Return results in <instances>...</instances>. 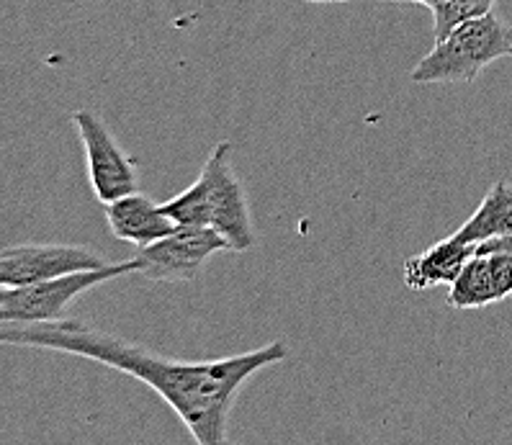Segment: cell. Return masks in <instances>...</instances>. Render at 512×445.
<instances>
[{
    "mask_svg": "<svg viewBox=\"0 0 512 445\" xmlns=\"http://www.w3.org/2000/svg\"><path fill=\"white\" fill-rule=\"evenodd\" d=\"M0 340L21 348L78 355L127 373L157 391L165 404L175 409V415L181 417L199 445L227 443L229 412L247 381L263 368L289 358L286 343L273 340L247 353L214 358V361H181L85 325L80 319L65 317L55 322H34V325L3 322Z\"/></svg>",
    "mask_w": 512,
    "mask_h": 445,
    "instance_id": "obj_1",
    "label": "cell"
},
{
    "mask_svg": "<svg viewBox=\"0 0 512 445\" xmlns=\"http://www.w3.org/2000/svg\"><path fill=\"white\" fill-rule=\"evenodd\" d=\"M229 155L232 145L219 142L206 157L199 178L163 206L178 224L217 229L232 242V253H245L255 245V227L245 186Z\"/></svg>",
    "mask_w": 512,
    "mask_h": 445,
    "instance_id": "obj_2",
    "label": "cell"
},
{
    "mask_svg": "<svg viewBox=\"0 0 512 445\" xmlns=\"http://www.w3.org/2000/svg\"><path fill=\"white\" fill-rule=\"evenodd\" d=\"M512 55V29L497 13L456 26L412 67V83H474L492 62Z\"/></svg>",
    "mask_w": 512,
    "mask_h": 445,
    "instance_id": "obj_3",
    "label": "cell"
},
{
    "mask_svg": "<svg viewBox=\"0 0 512 445\" xmlns=\"http://www.w3.org/2000/svg\"><path fill=\"white\" fill-rule=\"evenodd\" d=\"M137 273V263H111L106 268L78 271L70 276L49 278V281L26 283V286H3L0 289V319L8 325H34V322H55L65 317L67 307L85 291L119 276Z\"/></svg>",
    "mask_w": 512,
    "mask_h": 445,
    "instance_id": "obj_4",
    "label": "cell"
},
{
    "mask_svg": "<svg viewBox=\"0 0 512 445\" xmlns=\"http://www.w3.org/2000/svg\"><path fill=\"white\" fill-rule=\"evenodd\" d=\"M224 250H232V242L211 227L178 224L170 235L139 247L134 253L137 273L157 283L196 281L211 258Z\"/></svg>",
    "mask_w": 512,
    "mask_h": 445,
    "instance_id": "obj_5",
    "label": "cell"
},
{
    "mask_svg": "<svg viewBox=\"0 0 512 445\" xmlns=\"http://www.w3.org/2000/svg\"><path fill=\"white\" fill-rule=\"evenodd\" d=\"M73 121L88 155V173L96 199L106 206L127 193L139 191V175L132 157L121 150L109 127L88 109L75 111Z\"/></svg>",
    "mask_w": 512,
    "mask_h": 445,
    "instance_id": "obj_6",
    "label": "cell"
},
{
    "mask_svg": "<svg viewBox=\"0 0 512 445\" xmlns=\"http://www.w3.org/2000/svg\"><path fill=\"white\" fill-rule=\"evenodd\" d=\"M106 265L109 260L85 245H16L0 253V286H26Z\"/></svg>",
    "mask_w": 512,
    "mask_h": 445,
    "instance_id": "obj_7",
    "label": "cell"
},
{
    "mask_svg": "<svg viewBox=\"0 0 512 445\" xmlns=\"http://www.w3.org/2000/svg\"><path fill=\"white\" fill-rule=\"evenodd\" d=\"M512 294V253H474L448 291V307L479 309Z\"/></svg>",
    "mask_w": 512,
    "mask_h": 445,
    "instance_id": "obj_8",
    "label": "cell"
},
{
    "mask_svg": "<svg viewBox=\"0 0 512 445\" xmlns=\"http://www.w3.org/2000/svg\"><path fill=\"white\" fill-rule=\"evenodd\" d=\"M106 219L119 240L132 242L137 247L150 245L178 227V222L170 217L163 204H155L150 196L139 191L106 204Z\"/></svg>",
    "mask_w": 512,
    "mask_h": 445,
    "instance_id": "obj_9",
    "label": "cell"
},
{
    "mask_svg": "<svg viewBox=\"0 0 512 445\" xmlns=\"http://www.w3.org/2000/svg\"><path fill=\"white\" fill-rule=\"evenodd\" d=\"M476 253V245H466V242L456 240V237H446V240L435 242L425 253L412 255L404 260V283L412 291H425L433 286H451L458 278L466 260Z\"/></svg>",
    "mask_w": 512,
    "mask_h": 445,
    "instance_id": "obj_10",
    "label": "cell"
},
{
    "mask_svg": "<svg viewBox=\"0 0 512 445\" xmlns=\"http://www.w3.org/2000/svg\"><path fill=\"white\" fill-rule=\"evenodd\" d=\"M512 235V186L507 181H497L484 193L479 209L453 232V237L466 245H482L497 237Z\"/></svg>",
    "mask_w": 512,
    "mask_h": 445,
    "instance_id": "obj_11",
    "label": "cell"
},
{
    "mask_svg": "<svg viewBox=\"0 0 512 445\" xmlns=\"http://www.w3.org/2000/svg\"><path fill=\"white\" fill-rule=\"evenodd\" d=\"M497 0H433L430 11L435 21V42L446 39L456 26L494 11Z\"/></svg>",
    "mask_w": 512,
    "mask_h": 445,
    "instance_id": "obj_12",
    "label": "cell"
},
{
    "mask_svg": "<svg viewBox=\"0 0 512 445\" xmlns=\"http://www.w3.org/2000/svg\"><path fill=\"white\" fill-rule=\"evenodd\" d=\"M307 3H348V0H307Z\"/></svg>",
    "mask_w": 512,
    "mask_h": 445,
    "instance_id": "obj_13",
    "label": "cell"
},
{
    "mask_svg": "<svg viewBox=\"0 0 512 445\" xmlns=\"http://www.w3.org/2000/svg\"><path fill=\"white\" fill-rule=\"evenodd\" d=\"M412 3H420V6H430L433 0H412Z\"/></svg>",
    "mask_w": 512,
    "mask_h": 445,
    "instance_id": "obj_14",
    "label": "cell"
},
{
    "mask_svg": "<svg viewBox=\"0 0 512 445\" xmlns=\"http://www.w3.org/2000/svg\"><path fill=\"white\" fill-rule=\"evenodd\" d=\"M510 57H512V55H510Z\"/></svg>",
    "mask_w": 512,
    "mask_h": 445,
    "instance_id": "obj_15",
    "label": "cell"
}]
</instances>
